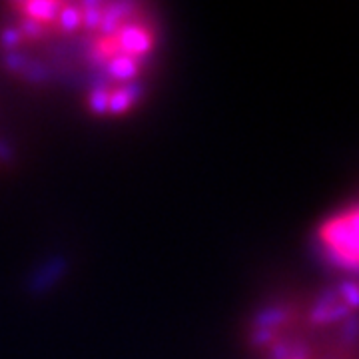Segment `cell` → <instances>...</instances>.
<instances>
[{
  "label": "cell",
  "instance_id": "6da1fadb",
  "mask_svg": "<svg viewBox=\"0 0 359 359\" xmlns=\"http://www.w3.org/2000/svg\"><path fill=\"white\" fill-rule=\"evenodd\" d=\"M316 244L332 268L359 278V200L341 205L321 222Z\"/></svg>",
  "mask_w": 359,
  "mask_h": 359
}]
</instances>
